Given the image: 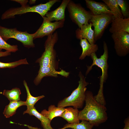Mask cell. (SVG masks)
<instances>
[{"instance_id": "cell-1", "label": "cell", "mask_w": 129, "mask_h": 129, "mask_svg": "<svg viewBox=\"0 0 129 129\" xmlns=\"http://www.w3.org/2000/svg\"><path fill=\"white\" fill-rule=\"evenodd\" d=\"M85 95V106L79 111V119L87 120L94 126H98L107 120V108L97 101L91 92L86 91Z\"/></svg>"}, {"instance_id": "cell-2", "label": "cell", "mask_w": 129, "mask_h": 129, "mask_svg": "<svg viewBox=\"0 0 129 129\" xmlns=\"http://www.w3.org/2000/svg\"><path fill=\"white\" fill-rule=\"evenodd\" d=\"M79 76L80 79L77 87L73 91L70 96L59 101L57 107L64 108L72 106L74 108L77 109L82 107L85 101L86 86L89 83L86 82L85 78L81 71L79 72Z\"/></svg>"}, {"instance_id": "cell-3", "label": "cell", "mask_w": 129, "mask_h": 129, "mask_svg": "<svg viewBox=\"0 0 129 129\" xmlns=\"http://www.w3.org/2000/svg\"><path fill=\"white\" fill-rule=\"evenodd\" d=\"M58 0H51L45 4H41L32 6L27 5L22 7H13L5 11L2 15L1 18L4 20L14 18L16 15H20L28 12H36L39 14L43 18L47 13L50 10L52 6Z\"/></svg>"}, {"instance_id": "cell-4", "label": "cell", "mask_w": 129, "mask_h": 129, "mask_svg": "<svg viewBox=\"0 0 129 129\" xmlns=\"http://www.w3.org/2000/svg\"><path fill=\"white\" fill-rule=\"evenodd\" d=\"M58 39L57 32L48 36L44 44V51L36 62L39 64L40 67L49 66L56 69L58 68L56 52L54 47Z\"/></svg>"}, {"instance_id": "cell-5", "label": "cell", "mask_w": 129, "mask_h": 129, "mask_svg": "<svg viewBox=\"0 0 129 129\" xmlns=\"http://www.w3.org/2000/svg\"><path fill=\"white\" fill-rule=\"evenodd\" d=\"M0 36L6 42L10 38H14L21 42L25 47L30 48L35 47L32 34L27 31H21L16 28H9L0 25Z\"/></svg>"}, {"instance_id": "cell-6", "label": "cell", "mask_w": 129, "mask_h": 129, "mask_svg": "<svg viewBox=\"0 0 129 129\" xmlns=\"http://www.w3.org/2000/svg\"><path fill=\"white\" fill-rule=\"evenodd\" d=\"M67 8L70 17L73 22L77 25L79 28L88 22L92 15L90 11H87L81 5L70 0Z\"/></svg>"}, {"instance_id": "cell-7", "label": "cell", "mask_w": 129, "mask_h": 129, "mask_svg": "<svg viewBox=\"0 0 129 129\" xmlns=\"http://www.w3.org/2000/svg\"><path fill=\"white\" fill-rule=\"evenodd\" d=\"M104 52L100 57L97 58L95 53H92L90 56L93 60V63L90 66H87L86 75L91 70L93 66L95 65L100 68L102 71V75L100 78L99 89L103 90V85L108 77V50L107 44L104 41L103 43Z\"/></svg>"}, {"instance_id": "cell-8", "label": "cell", "mask_w": 129, "mask_h": 129, "mask_svg": "<svg viewBox=\"0 0 129 129\" xmlns=\"http://www.w3.org/2000/svg\"><path fill=\"white\" fill-rule=\"evenodd\" d=\"M114 19L113 15L110 13L92 15L89 22L94 28V38L95 42L101 38L105 29Z\"/></svg>"}, {"instance_id": "cell-9", "label": "cell", "mask_w": 129, "mask_h": 129, "mask_svg": "<svg viewBox=\"0 0 129 129\" xmlns=\"http://www.w3.org/2000/svg\"><path fill=\"white\" fill-rule=\"evenodd\" d=\"M111 37L117 55L120 57L126 56L129 53V33L120 31L112 33Z\"/></svg>"}, {"instance_id": "cell-10", "label": "cell", "mask_w": 129, "mask_h": 129, "mask_svg": "<svg viewBox=\"0 0 129 129\" xmlns=\"http://www.w3.org/2000/svg\"><path fill=\"white\" fill-rule=\"evenodd\" d=\"M43 18V23L40 27L35 33L32 34L34 39L53 34L56 29L63 27L65 21L64 19L52 22L48 21L45 16Z\"/></svg>"}, {"instance_id": "cell-11", "label": "cell", "mask_w": 129, "mask_h": 129, "mask_svg": "<svg viewBox=\"0 0 129 129\" xmlns=\"http://www.w3.org/2000/svg\"><path fill=\"white\" fill-rule=\"evenodd\" d=\"M56 69L49 66L40 67L38 74L34 79L33 82L36 86L38 85L41 82L42 79L45 77L52 76L57 77L58 75H61L64 77H67L69 74V73L62 70L58 71Z\"/></svg>"}, {"instance_id": "cell-12", "label": "cell", "mask_w": 129, "mask_h": 129, "mask_svg": "<svg viewBox=\"0 0 129 129\" xmlns=\"http://www.w3.org/2000/svg\"><path fill=\"white\" fill-rule=\"evenodd\" d=\"M70 0H63L60 5L54 10L48 12L46 16L49 21H58L65 19V9Z\"/></svg>"}, {"instance_id": "cell-13", "label": "cell", "mask_w": 129, "mask_h": 129, "mask_svg": "<svg viewBox=\"0 0 129 129\" xmlns=\"http://www.w3.org/2000/svg\"><path fill=\"white\" fill-rule=\"evenodd\" d=\"M91 23L84 25L80 28H78L75 31L76 37L78 39L84 38L91 44L95 43L94 40V32L91 28Z\"/></svg>"}, {"instance_id": "cell-14", "label": "cell", "mask_w": 129, "mask_h": 129, "mask_svg": "<svg viewBox=\"0 0 129 129\" xmlns=\"http://www.w3.org/2000/svg\"><path fill=\"white\" fill-rule=\"evenodd\" d=\"M85 1L87 7L90 10L92 15H97L105 13L112 14L108 6L105 3L92 0Z\"/></svg>"}, {"instance_id": "cell-15", "label": "cell", "mask_w": 129, "mask_h": 129, "mask_svg": "<svg viewBox=\"0 0 129 129\" xmlns=\"http://www.w3.org/2000/svg\"><path fill=\"white\" fill-rule=\"evenodd\" d=\"M109 31L112 34L120 31L129 33V18L120 17L114 19L111 23Z\"/></svg>"}, {"instance_id": "cell-16", "label": "cell", "mask_w": 129, "mask_h": 129, "mask_svg": "<svg viewBox=\"0 0 129 129\" xmlns=\"http://www.w3.org/2000/svg\"><path fill=\"white\" fill-rule=\"evenodd\" d=\"M80 44L82 49V54L79 58L81 60L84 59L87 56H90L92 53H96L98 49L97 44H90L85 39H80Z\"/></svg>"}, {"instance_id": "cell-17", "label": "cell", "mask_w": 129, "mask_h": 129, "mask_svg": "<svg viewBox=\"0 0 129 129\" xmlns=\"http://www.w3.org/2000/svg\"><path fill=\"white\" fill-rule=\"evenodd\" d=\"M79 111L78 109L71 107L65 109L63 113L59 117L66 120L69 124H74L80 123L78 117Z\"/></svg>"}, {"instance_id": "cell-18", "label": "cell", "mask_w": 129, "mask_h": 129, "mask_svg": "<svg viewBox=\"0 0 129 129\" xmlns=\"http://www.w3.org/2000/svg\"><path fill=\"white\" fill-rule=\"evenodd\" d=\"M28 114L30 115L35 116L41 122V124L43 129H54L51 125V120L39 113L34 107L29 109H27L23 113V114Z\"/></svg>"}, {"instance_id": "cell-19", "label": "cell", "mask_w": 129, "mask_h": 129, "mask_svg": "<svg viewBox=\"0 0 129 129\" xmlns=\"http://www.w3.org/2000/svg\"><path fill=\"white\" fill-rule=\"evenodd\" d=\"M24 105H26L25 101L21 100L10 101L5 106L3 114L6 118H9L16 113V110L19 107Z\"/></svg>"}, {"instance_id": "cell-20", "label": "cell", "mask_w": 129, "mask_h": 129, "mask_svg": "<svg viewBox=\"0 0 129 129\" xmlns=\"http://www.w3.org/2000/svg\"><path fill=\"white\" fill-rule=\"evenodd\" d=\"M65 109L64 108L56 107L54 105H51L49 107L48 110L44 109L40 113L52 120L54 118L60 116L64 112Z\"/></svg>"}, {"instance_id": "cell-21", "label": "cell", "mask_w": 129, "mask_h": 129, "mask_svg": "<svg viewBox=\"0 0 129 129\" xmlns=\"http://www.w3.org/2000/svg\"><path fill=\"white\" fill-rule=\"evenodd\" d=\"M23 84L25 88L27 94V97L25 101L26 105L27 106V109H29L34 107L36 103L39 100L44 98L43 95L35 97L31 94L29 87L26 81L24 80Z\"/></svg>"}, {"instance_id": "cell-22", "label": "cell", "mask_w": 129, "mask_h": 129, "mask_svg": "<svg viewBox=\"0 0 129 129\" xmlns=\"http://www.w3.org/2000/svg\"><path fill=\"white\" fill-rule=\"evenodd\" d=\"M102 1L108 6L114 19L123 17L117 0H102Z\"/></svg>"}, {"instance_id": "cell-23", "label": "cell", "mask_w": 129, "mask_h": 129, "mask_svg": "<svg viewBox=\"0 0 129 129\" xmlns=\"http://www.w3.org/2000/svg\"><path fill=\"white\" fill-rule=\"evenodd\" d=\"M21 94L20 89L17 87L14 88L10 90H4L2 93V94L10 102L20 100V96Z\"/></svg>"}, {"instance_id": "cell-24", "label": "cell", "mask_w": 129, "mask_h": 129, "mask_svg": "<svg viewBox=\"0 0 129 129\" xmlns=\"http://www.w3.org/2000/svg\"><path fill=\"white\" fill-rule=\"evenodd\" d=\"M80 123L74 124H67L61 129L71 128L73 129H92L94 126L89 121L82 120Z\"/></svg>"}, {"instance_id": "cell-25", "label": "cell", "mask_w": 129, "mask_h": 129, "mask_svg": "<svg viewBox=\"0 0 129 129\" xmlns=\"http://www.w3.org/2000/svg\"><path fill=\"white\" fill-rule=\"evenodd\" d=\"M28 64L26 58L8 63H4L0 61V68H14L20 65Z\"/></svg>"}, {"instance_id": "cell-26", "label": "cell", "mask_w": 129, "mask_h": 129, "mask_svg": "<svg viewBox=\"0 0 129 129\" xmlns=\"http://www.w3.org/2000/svg\"><path fill=\"white\" fill-rule=\"evenodd\" d=\"M118 4L124 18H129V6L127 1L124 0H117Z\"/></svg>"}, {"instance_id": "cell-27", "label": "cell", "mask_w": 129, "mask_h": 129, "mask_svg": "<svg viewBox=\"0 0 129 129\" xmlns=\"http://www.w3.org/2000/svg\"><path fill=\"white\" fill-rule=\"evenodd\" d=\"M2 49L11 52H15L18 50L17 45H11L9 44L5 41L0 36V51Z\"/></svg>"}, {"instance_id": "cell-28", "label": "cell", "mask_w": 129, "mask_h": 129, "mask_svg": "<svg viewBox=\"0 0 129 129\" xmlns=\"http://www.w3.org/2000/svg\"><path fill=\"white\" fill-rule=\"evenodd\" d=\"M11 1L16 2L20 4L21 7H23L26 6L27 3L29 2L27 0H12Z\"/></svg>"}, {"instance_id": "cell-29", "label": "cell", "mask_w": 129, "mask_h": 129, "mask_svg": "<svg viewBox=\"0 0 129 129\" xmlns=\"http://www.w3.org/2000/svg\"><path fill=\"white\" fill-rule=\"evenodd\" d=\"M124 125L122 129H129V117L126 118L124 121Z\"/></svg>"}, {"instance_id": "cell-30", "label": "cell", "mask_w": 129, "mask_h": 129, "mask_svg": "<svg viewBox=\"0 0 129 129\" xmlns=\"http://www.w3.org/2000/svg\"><path fill=\"white\" fill-rule=\"evenodd\" d=\"M11 54V52L7 51L5 52L0 51V57L7 56Z\"/></svg>"}, {"instance_id": "cell-31", "label": "cell", "mask_w": 129, "mask_h": 129, "mask_svg": "<svg viewBox=\"0 0 129 129\" xmlns=\"http://www.w3.org/2000/svg\"><path fill=\"white\" fill-rule=\"evenodd\" d=\"M36 1V0H30L29 2L30 4H35Z\"/></svg>"}]
</instances>
